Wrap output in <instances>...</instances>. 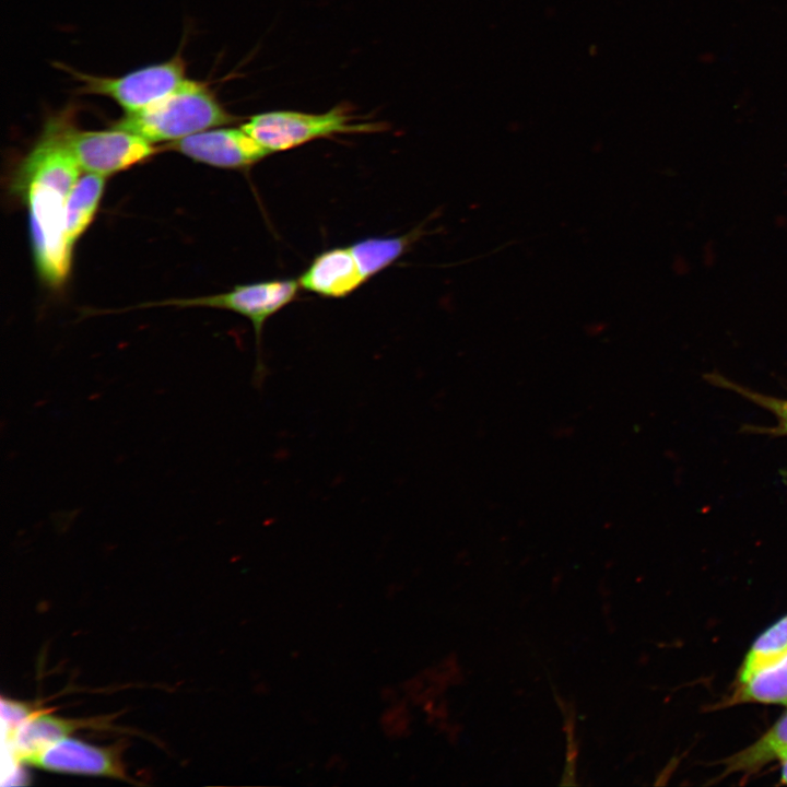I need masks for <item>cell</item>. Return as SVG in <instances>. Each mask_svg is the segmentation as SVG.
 Returning <instances> with one entry per match:
<instances>
[{
    "label": "cell",
    "instance_id": "1",
    "mask_svg": "<svg viewBox=\"0 0 787 787\" xmlns=\"http://www.w3.org/2000/svg\"><path fill=\"white\" fill-rule=\"evenodd\" d=\"M71 113L52 116L15 175L16 192L30 218L31 239L38 273L60 286L71 268L72 248L66 238V207L81 168L71 153L66 130Z\"/></svg>",
    "mask_w": 787,
    "mask_h": 787
},
{
    "label": "cell",
    "instance_id": "2",
    "mask_svg": "<svg viewBox=\"0 0 787 787\" xmlns=\"http://www.w3.org/2000/svg\"><path fill=\"white\" fill-rule=\"evenodd\" d=\"M236 119L219 103L207 84L186 79L154 104L126 113L113 128L136 133L151 143L174 142Z\"/></svg>",
    "mask_w": 787,
    "mask_h": 787
},
{
    "label": "cell",
    "instance_id": "3",
    "mask_svg": "<svg viewBox=\"0 0 787 787\" xmlns=\"http://www.w3.org/2000/svg\"><path fill=\"white\" fill-rule=\"evenodd\" d=\"M270 153L291 150L309 141L340 133L371 132L377 126L353 121L343 107L322 114L274 110L255 115L240 126Z\"/></svg>",
    "mask_w": 787,
    "mask_h": 787
},
{
    "label": "cell",
    "instance_id": "4",
    "mask_svg": "<svg viewBox=\"0 0 787 787\" xmlns=\"http://www.w3.org/2000/svg\"><path fill=\"white\" fill-rule=\"evenodd\" d=\"M69 72L80 82L81 93L110 97L126 113H134L154 104L186 80V66L180 55L121 77H98L74 70Z\"/></svg>",
    "mask_w": 787,
    "mask_h": 787
},
{
    "label": "cell",
    "instance_id": "5",
    "mask_svg": "<svg viewBox=\"0 0 787 787\" xmlns=\"http://www.w3.org/2000/svg\"><path fill=\"white\" fill-rule=\"evenodd\" d=\"M298 281L272 280L237 285L231 291L216 295L169 301L167 304L178 306H208L235 312L250 320L257 343V363L254 384L259 386L266 378V365L260 355V342L265 322L287 304L296 298Z\"/></svg>",
    "mask_w": 787,
    "mask_h": 787
},
{
    "label": "cell",
    "instance_id": "6",
    "mask_svg": "<svg viewBox=\"0 0 787 787\" xmlns=\"http://www.w3.org/2000/svg\"><path fill=\"white\" fill-rule=\"evenodd\" d=\"M66 139L81 171L107 176L150 158L156 153L153 143L144 138L113 128L105 131H85L69 120Z\"/></svg>",
    "mask_w": 787,
    "mask_h": 787
},
{
    "label": "cell",
    "instance_id": "7",
    "mask_svg": "<svg viewBox=\"0 0 787 787\" xmlns=\"http://www.w3.org/2000/svg\"><path fill=\"white\" fill-rule=\"evenodd\" d=\"M197 162L227 169L248 168L270 152L242 127L208 129L167 145Z\"/></svg>",
    "mask_w": 787,
    "mask_h": 787
},
{
    "label": "cell",
    "instance_id": "8",
    "mask_svg": "<svg viewBox=\"0 0 787 787\" xmlns=\"http://www.w3.org/2000/svg\"><path fill=\"white\" fill-rule=\"evenodd\" d=\"M25 764L55 773L126 777L116 747H97L69 737L48 745Z\"/></svg>",
    "mask_w": 787,
    "mask_h": 787
},
{
    "label": "cell",
    "instance_id": "9",
    "mask_svg": "<svg viewBox=\"0 0 787 787\" xmlns=\"http://www.w3.org/2000/svg\"><path fill=\"white\" fill-rule=\"evenodd\" d=\"M297 281L302 289L332 298L345 297L366 282L350 247L319 254Z\"/></svg>",
    "mask_w": 787,
    "mask_h": 787
},
{
    "label": "cell",
    "instance_id": "10",
    "mask_svg": "<svg viewBox=\"0 0 787 787\" xmlns=\"http://www.w3.org/2000/svg\"><path fill=\"white\" fill-rule=\"evenodd\" d=\"M82 727H89V721L66 719L38 710L24 720L8 739L12 756L15 762L25 764L48 745Z\"/></svg>",
    "mask_w": 787,
    "mask_h": 787
},
{
    "label": "cell",
    "instance_id": "11",
    "mask_svg": "<svg viewBox=\"0 0 787 787\" xmlns=\"http://www.w3.org/2000/svg\"><path fill=\"white\" fill-rule=\"evenodd\" d=\"M787 756V710L756 741L723 760L721 777L741 773L752 775Z\"/></svg>",
    "mask_w": 787,
    "mask_h": 787
},
{
    "label": "cell",
    "instance_id": "12",
    "mask_svg": "<svg viewBox=\"0 0 787 787\" xmlns=\"http://www.w3.org/2000/svg\"><path fill=\"white\" fill-rule=\"evenodd\" d=\"M745 703L787 705V653L737 684L719 707Z\"/></svg>",
    "mask_w": 787,
    "mask_h": 787
},
{
    "label": "cell",
    "instance_id": "13",
    "mask_svg": "<svg viewBox=\"0 0 787 787\" xmlns=\"http://www.w3.org/2000/svg\"><path fill=\"white\" fill-rule=\"evenodd\" d=\"M105 187V178L86 173L74 184L66 207V238L71 248L85 232L97 211Z\"/></svg>",
    "mask_w": 787,
    "mask_h": 787
},
{
    "label": "cell",
    "instance_id": "14",
    "mask_svg": "<svg viewBox=\"0 0 787 787\" xmlns=\"http://www.w3.org/2000/svg\"><path fill=\"white\" fill-rule=\"evenodd\" d=\"M413 238L411 233L403 236L372 237L356 242L350 249L367 281L399 259Z\"/></svg>",
    "mask_w": 787,
    "mask_h": 787
},
{
    "label": "cell",
    "instance_id": "15",
    "mask_svg": "<svg viewBox=\"0 0 787 787\" xmlns=\"http://www.w3.org/2000/svg\"><path fill=\"white\" fill-rule=\"evenodd\" d=\"M787 653V614L764 631L752 644L738 670L736 685Z\"/></svg>",
    "mask_w": 787,
    "mask_h": 787
},
{
    "label": "cell",
    "instance_id": "16",
    "mask_svg": "<svg viewBox=\"0 0 787 787\" xmlns=\"http://www.w3.org/2000/svg\"><path fill=\"white\" fill-rule=\"evenodd\" d=\"M709 378L714 384L723 386L743 396L753 403L770 411L775 416L776 425L767 428H760V432L776 436H787V399L766 396L764 393L753 391L751 389L739 386L738 384H735L721 376L716 375L710 376Z\"/></svg>",
    "mask_w": 787,
    "mask_h": 787
},
{
    "label": "cell",
    "instance_id": "17",
    "mask_svg": "<svg viewBox=\"0 0 787 787\" xmlns=\"http://www.w3.org/2000/svg\"><path fill=\"white\" fill-rule=\"evenodd\" d=\"M36 712L38 710L26 703L2 697L1 716L7 729V738L9 739L13 731Z\"/></svg>",
    "mask_w": 787,
    "mask_h": 787
},
{
    "label": "cell",
    "instance_id": "18",
    "mask_svg": "<svg viewBox=\"0 0 787 787\" xmlns=\"http://www.w3.org/2000/svg\"><path fill=\"white\" fill-rule=\"evenodd\" d=\"M780 783L787 785V756L780 761Z\"/></svg>",
    "mask_w": 787,
    "mask_h": 787
}]
</instances>
